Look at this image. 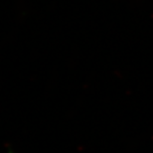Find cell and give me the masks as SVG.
<instances>
[{"label":"cell","mask_w":153,"mask_h":153,"mask_svg":"<svg viewBox=\"0 0 153 153\" xmlns=\"http://www.w3.org/2000/svg\"><path fill=\"white\" fill-rule=\"evenodd\" d=\"M8 153H15L13 150H12V149H9V151H8Z\"/></svg>","instance_id":"cell-1"}]
</instances>
